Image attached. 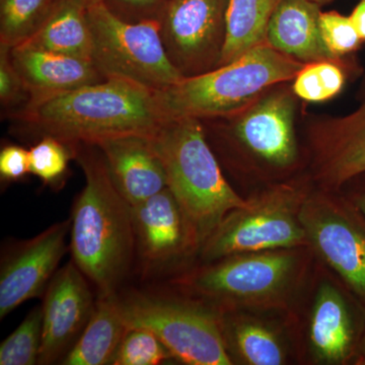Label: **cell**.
Instances as JSON below:
<instances>
[{
  "mask_svg": "<svg viewBox=\"0 0 365 365\" xmlns=\"http://www.w3.org/2000/svg\"><path fill=\"white\" fill-rule=\"evenodd\" d=\"M11 119L32 134L69 145L151 135L165 121L158 91L124 79H106L32 103Z\"/></svg>",
  "mask_w": 365,
  "mask_h": 365,
  "instance_id": "6da1fadb",
  "label": "cell"
},
{
  "mask_svg": "<svg viewBox=\"0 0 365 365\" xmlns=\"http://www.w3.org/2000/svg\"><path fill=\"white\" fill-rule=\"evenodd\" d=\"M86 186L72 210V261L100 292L115 294L126 275L136 244L132 206L118 191L97 145L76 144Z\"/></svg>",
  "mask_w": 365,
  "mask_h": 365,
  "instance_id": "7a4b0ae2",
  "label": "cell"
},
{
  "mask_svg": "<svg viewBox=\"0 0 365 365\" xmlns=\"http://www.w3.org/2000/svg\"><path fill=\"white\" fill-rule=\"evenodd\" d=\"M309 247L230 255L179 280L217 313L289 309L306 283Z\"/></svg>",
  "mask_w": 365,
  "mask_h": 365,
  "instance_id": "3957f363",
  "label": "cell"
},
{
  "mask_svg": "<svg viewBox=\"0 0 365 365\" xmlns=\"http://www.w3.org/2000/svg\"><path fill=\"white\" fill-rule=\"evenodd\" d=\"M150 140L162 160L168 188L181 206L200 250L228 213L248 205V198L239 195L223 176L201 120H167Z\"/></svg>",
  "mask_w": 365,
  "mask_h": 365,
  "instance_id": "277c9868",
  "label": "cell"
},
{
  "mask_svg": "<svg viewBox=\"0 0 365 365\" xmlns=\"http://www.w3.org/2000/svg\"><path fill=\"white\" fill-rule=\"evenodd\" d=\"M304 66L264 43L240 58L158 91L167 120L235 116L274 86L294 81Z\"/></svg>",
  "mask_w": 365,
  "mask_h": 365,
  "instance_id": "5b68a950",
  "label": "cell"
},
{
  "mask_svg": "<svg viewBox=\"0 0 365 365\" xmlns=\"http://www.w3.org/2000/svg\"><path fill=\"white\" fill-rule=\"evenodd\" d=\"M307 182H274L228 213L200 249L206 263L230 255L309 247L300 220Z\"/></svg>",
  "mask_w": 365,
  "mask_h": 365,
  "instance_id": "8992f818",
  "label": "cell"
},
{
  "mask_svg": "<svg viewBox=\"0 0 365 365\" xmlns=\"http://www.w3.org/2000/svg\"><path fill=\"white\" fill-rule=\"evenodd\" d=\"M88 21L91 63L105 79H124L160 91L184 78L168 56L160 21H125L103 2L88 9Z\"/></svg>",
  "mask_w": 365,
  "mask_h": 365,
  "instance_id": "52a82bcc",
  "label": "cell"
},
{
  "mask_svg": "<svg viewBox=\"0 0 365 365\" xmlns=\"http://www.w3.org/2000/svg\"><path fill=\"white\" fill-rule=\"evenodd\" d=\"M127 329L150 331L174 359L190 365H230L220 314L192 302L133 295L119 299Z\"/></svg>",
  "mask_w": 365,
  "mask_h": 365,
  "instance_id": "ba28073f",
  "label": "cell"
},
{
  "mask_svg": "<svg viewBox=\"0 0 365 365\" xmlns=\"http://www.w3.org/2000/svg\"><path fill=\"white\" fill-rule=\"evenodd\" d=\"M309 247L365 307V217L341 192L312 191L300 212Z\"/></svg>",
  "mask_w": 365,
  "mask_h": 365,
  "instance_id": "9c48e42d",
  "label": "cell"
},
{
  "mask_svg": "<svg viewBox=\"0 0 365 365\" xmlns=\"http://www.w3.org/2000/svg\"><path fill=\"white\" fill-rule=\"evenodd\" d=\"M227 0H169L160 36L168 56L184 78L218 66L225 36Z\"/></svg>",
  "mask_w": 365,
  "mask_h": 365,
  "instance_id": "30bf717a",
  "label": "cell"
},
{
  "mask_svg": "<svg viewBox=\"0 0 365 365\" xmlns=\"http://www.w3.org/2000/svg\"><path fill=\"white\" fill-rule=\"evenodd\" d=\"M314 295L307 328V349L312 361L341 365L354 362L365 324L361 313L348 297L349 290L341 281L314 278Z\"/></svg>",
  "mask_w": 365,
  "mask_h": 365,
  "instance_id": "8fae6325",
  "label": "cell"
},
{
  "mask_svg": "<svg viewBox=\"0 0 365 365\" xmlns=\"http://www.w3.org/2000/svg\"><path fill=\"white\" fill-rule=\"evenodd\" d=\"M294 93L272 91L235 115L230 134L237 144L266 167L288 170L299 162L294 131Z\"/></svg>",
  "mask_w": 365,
  "mask_h": 365,
  "instance_id": "7c38bea8",
  "label": "cell"
},
{
  "mask_svg": "<svg viewBox=\"0 0 365 365\" xmlns=\"http://www.w3.org/2000/svg\"><path fill=\"white\" fill-rule=\"evenodd\" d=\"M354 111L314 122L309 130L313 179L319 190L339 192L365 173V78Z\"/></svg>",
  "mask_w": 365,
  "mask_h": 365,
  "instance_id": "4fadbf2b",
  "label": "cell"
},
{
  "mask_svg": "<svg viewBox=\"0 0 365 365\" xmlns=\"http://www.w3.org/2000/svg\"><path fill=\"white\" fill-rule=\"evenodd\" d=\"M95 307L85 274L73 261L55 274L42 307V346L38 364H52L61 356L64 359L85 330Z\"/></svg>",
  "mask_w": 365,
  "mask_h": 365,
  "instance_id": "5bb4252c",
  "label": "cell"
},
{
  "mask_svg": "<svg viewBox=\"0 0 365 365\" xmlns=\"http://www.w3.org/2000/svg\"><path fill=\"white\" fill-rule=\"evenodd\" d=\"M71 220L55 223L20 245L2 261L0 271V319L26 300L42 294L66 253Z\"/></svg>",
  "mask_w": 365,
  "mask_h": 365,
  "instance_id": "9a60e30c",
  "label": "cell"
},
{
  "mask_svg": "<svg viewBox=\"0 0 365 365\" xmlns=\"http://www.w3.org/2000/svg\"><path fill=\"white\" fill-rule=\"evenodd\" d=\"M136 244L151 263H165L199 250L195 235L169 188L132 206Z\"/></svg>",
  "mask_w": 365,
  "mask_h": 365,
  "instance_id": "2e32d148",
  "label": "cell"
},
{
  "mask_svg": "<svg viewBox=\"0 0 365 365\" xmlns=\"http://www.w3.org/2000/svg\"><path fill=\"white\" fill-rule=\"evenodd\" d=\"M95 145L102 153L118 191L131 206L168 188L167 175L150 135L112 137Z\"/></svg>",
  "mask_w": 365,
  "mask_h": 365,
  "instance_id": "e0dca14e",
  "label": "cell"
},
{
  "mask_svg": "<svg viewBox=\"0 0 365 365\" xmlns=\"http://www.w3.org/2000/svg\"><path fill=\"white\" fill-rule=\"evenodd\" d=\"M9 54L30 93L29 104L106 81L88 60L25 44L9 48Z\"/></svg>",
  "mask_w": 365,
  "mask_h": 365,
  "instance_id": "ac0fdd59",
  "label": "cell"
},
{
  "mask_svg": "<svg viewBox=\"0 0 365 365\" xmlns=\"http://www.w3.org/2000/svg\"><path fill=\"white\" fill-rule=\"evenodd\" d=\"M319 6L311 0H280L269 23L266 43L304 64L340 59L332 56L322 38Z\"/></svg>",
  "mask_w": 365,
  "mask_h": 365,
  "instance_id": "d6986e66",
  "label": "cell"
},
{
  "mask_svg": "<svg viewBox=\"0 0 365 365\" xmlns=\"http://www.w3.org/2000/svg\"><path fill=\"white\" fill-rule=\"evenodd\" d=\"M223 337L228 352L244 364L282 365L287 364V345L272 326L242 314V311L220 313Z\"/></svg>",
  "mask_w": 365,
  "mask_h": 365,
  "instance_id": "ffe728a7",
  "label": "cell"
},
{
  "mask_svg": "<svg viewBox=\"0 0 365 365\" xmlns=\"http://www.w3.org/2000/svg\"><path fill=\"white\" fill-rule=\"evenodd\" d=\"M128 330L116 295L100 297L85 330L61 360L64 365L112 364Z\"/></svg>",
  "mask_w": 365,
  "mask_h": 365,
  "instance_id": "44dd1931",
  "label": "cell"
},
{
  "mask_svg": "<svg viewBox=\"0 0 365 365\" xmlns=\"http://www.w3.org/2000/svg\"><path fill=\"white\" fill-rule=\"evenodd\" d=\"M23 44L91 62L88 9L71 0H56L44 24Z\"/></svg>",
  "mask_w": 365,
  "mask_h": 365,
  "instance_id": "7402d4cb",
  "label": "cell"
},
{
  "mask_svg": "<svg viewBox=\"0 0 365 365\" xmlns=\"http://www.w3.org/2000/svg\"><path fill=\"white\" fill-rule=\"evenodd\" d=\"M280 0H227L225 43L218 66L266 43L269 23Z\"/></svg>",
  "mask_w": 365,
  "mask_h": 365,
  "instance_id": "603a6c76",
  "label": "cell"
},
{
  "mask_svg": "<svg viewBox=\"0 0 365 365\" xmlns=\"http://www.w3.org/2000/svg\"><path fill=\"white\" fill-rule=\"evenodd\" d=\"M357 69L356 64L344 58L306 63L294 78L292 93L306 102H326L339 95L350 74Z\"/></svg>",
  "mask_w": 365,
  "mask_h": 365,
  "instance_id": "cb8c5ba5",
  "label": "cell"
},
{
  "mask_svg": "<svg viewBox=\"0 0 365 365\" xmlns=\"http://www.w3.org/2000/svg\"><path fill=\"white\" fill-rule=\"evenodd\" d=\"M56 0H0V45L13 48L37 32Z\"/></svg>",
  "mask_w": 365,
  "mask_h": 365,
  "instance_id": "d4e9b609",
  "label": "cell"
},
{
  "mask_svg": "<svg viewBox=\"0 0 365 365\" xmlns=\"http://www.w3.org/2000/svg\"><path fill=\"white\" fill-rule=\"evenodd\" d=\"M43 309L35 307L0 345V365H34L42 346Z\"/></svg>",
  "mask_w": 365,
  "mask_h": 365,
  "instance_id": "484cf974",
  "label": "cell"
},
{
  "mask_svg": "<svg viewBox=\"0 0 365 365\" xmlns=\"http://www.w3.org/2000/svg\"><path fill=\"white\" fill-rule=\"evenodd\" d=\"M174 359L162 341L143 328L128 329L120 343L113 365H158Z\"/></svg>",
  "mask_w": 365,
  "mask_h": 365,
  "instance_id": "4316f807",
  "label": "cell"
},
{
  "mask_svg": "<svg viewBox=\"0 0 365 365\" xmlns=\"http://www.w3.org/2000/svg\"><path fill=\"white\" fill-rule=\"evenodd\" d=\"M31 174L39 178L45 185L61 181L68 169L69 160L74 158L73 146L51 136L41 137L29 150Z\"/></svg>",
  "mask_w": 365,
  "mask_h": 365,
  "instance_id": "83f0119b",
  "label": "cell"
},
{
  "mask_svg": "<svg viewBox=\"0 0 365 365\" xmlns=\"http://www.w3.org/2000/svg\"><path fill=\"white\" fill-rule=\"evenodd\" d=\"M319 28L327 49L335 58L349 56L364 44L350 16L337 11L322 13Z\"/></svg>",
  "mask_w": 365,
  "mask_h": 365,
  "instance_id": "f1b7e54d",
  "label": "cell"
},
{
  "mask_svg": "<svg viewBox=\"0 0 365 365\" xmlns=\"http://www.w3.org/2000/svg\"><path fill=\"white\" fill-rule=\"evenodd\" d=\"M0 102L11 117L30 102V93L11 61L9 47L4 45H0Z\"/></svg>",
  "mask_w": 365,
  "mask_h": 365,
  "instance_id": "f546056e",
  "label": "cell"
},
{
  "mask_svg": "<svg viewBox=\"0 0 365 365\" xmlns=\"http://www.w3.org/2000/svg\"><path fill=\"white\" fill-rule=\"evenodd\" d=\"M169 0H103L113 14L129 23L160 21Z\"/></svg>",
  "mask_w": 365,
  "mask_h": 365,
  "instance_id": "4dcf8cb0",
  "label": "cell"
},
{
  "mask_svg": "<svg viewBox=\"0 0 365 365\" xmlns=\"http://www.w3.org/2000/svg\"><path fill=\"white\" fill-rule=\"evenodd\" d=\"M31 174L29 150L19 145H6L0 151V176L2 181H20Z\"/></svg>",
  "mask_w": 365,
  "mask_h": 365,
  "instance_id": "1f68e13d",
  "label": "cell"
},
{
  "mask_svg": "<svg viewBox=\"0 0 365 365\" xmlns=\"http://www.w3.org/2000/svg\"><path fill=\"white\" fill-rule=\"evenodd\" d=\"M339 192L344 194L365 217V173L348 182Z\"/></svg>",
  "mask_w": 365,
  "mask_h": 365,
  "instance_id": "d6a6232c",
  "label": "cell"
},
{
  "mask_svg": "<svg viewBox=\"0 0 365 365\" xmlns=\"http://www.w3.org/2000/svg\"><path fill=\"white\" fill-rule=\"evenodd\" d=\"M349 16L360 38L365 43V0H360Z\"/></svg>",
  "mask_w": 365,
  "mask_h": 365,
  "instance_id": "836d02e7",
  "label": "cell"
},
{
  "mask_svg": "<svg viewBox=\"0 0 365 365\" xmlns=\"http://www.w3.org/2000/svg\"><path fill=\"white\" fill-rule=\"evenodd\" d=\"M353 364L356 365H365V329L364 334H362L361 340H360L356 357H355Z\"/></svg>",
  "mask_w": 365,
  "mask_h": 365,
  "instance_id": "e575fe53",
  "label": "cell"
},
{
  "mask_svg": "<svg viewBox=\"0 0 365 365\" xmlns=\"http://www.w3.org/2000/svg\"><path fill=\"white\" fill-rule=\"evenodd\" d=\"M71 1L76 2L85 9H90L91 6H98V4H102L103 0H71Z\"/></svg>",
  "mask_w": 365,
  "mask_h": 365,
  "instance_id": "d590c367",
  "label": "cell"
},
{
  "mask_svg": "<svg viewBox=\"0 0 365 365\" xmlns=\"http://www.w3.org/2000/svg\"><path fill=\"white\" fill-rule=\"evenodd\" d=\"M311 1L316 2L319 6H323V4H330V2L334 1V0H311Z\"/></svg>",
  "mask_w": 365,
  "mask_h": 365,
  "instance_id": "8d00e7d4",
  "label": "cell"
}]
</instances>
